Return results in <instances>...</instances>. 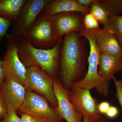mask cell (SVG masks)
I'll return each mask as SVG.
<instances>
[{"label": "cell", "mask_w": 122, "mask_h": 122, "mask_svg": "<svg viewBox=\"0 0 122 122\" xmlns=\"http://www.w3.org/2000/svg\"><path fill=\"white\" fill-rule=\"evenodd\" d=\"M2 112V109L1 106L0 104V115L1 116Z\"/></svg>", "instance_id": "cell-30"}, {"label": "cell", "mask_w": 122, "mask_h": 122, "mask_svg": "<svg viewBox=\"0 0 122 122\" xmlns=\"http://www.w3.org/2000/svg\"><path fill=\"white\" fill-rule=\"evenodd\" d=\"M92 30L95 44L100 53L122 57V45L113 33L104 27Z\"/></svg>", "instance_id": "cell-13"}, {"label": "cell", "mask_w": 122, "mask_h": 122, "mask_svg": "<svg viewBox=\"0 0 122 122\" xmlns=\"http://www.w3.org/2000/svg\"><path fill=\"white\" fill-rule=\"evenodd\" d=\"M90 13L93 15L99 24H102L103 26L107 24L109 15L99 0H93Z\"/></svg>", "instance_id": "cell-17"}, {"label": "cell", "mask_w": 122, "mask_h": 122, "mask_svg": "<svg viewBox=\"0 0 122 122\" xmlns=\"http://www.w3.org/2000/svg\"><path fill=\"white\" fill-rule=\"evenodd\" d=\"M98 67L99 75L109 82L115 74L122 70V57L100 53Z\"/></svg>", "instance_id": "cell-14"}, {"label": "cell", "mask_w": 122, "mask_h": 122, "mask_svg": "<svg viewBox=\"0 0 122 122\" xmlns=\"http://www.w3.org/2000/svg\"><path fill=\"white\" fill-rule=\"evenodd\" d=\"M20 118L22 122H42L28 114L22 113Z\"/></svg>", "instance_id": "cell-26"}, {"label": "cell", "mask_w": 122, "mask_h": 122, "mask_svg": "<svg viewBox=\"0 0 122 122\" xmlns=\"http://www.w3.org/2000/svg\"><path fill=\"white\" fill-rule=\"evenodd\" d=\"M85 14L77 12H66L52 16L55 34L57 41L72 32L80 33L85 28Z\"/></svg>", "instance_id": "cell-9"}, {"label": "cell", "mask_w": 122, "mask_h": 122, "mask_svg": "<svg viewBox=\"0 0 122 122\" xmlns=\"http://www.w3.org/2000/svg\"><path fill=\"white\" fill-rule=\"evenodd\" d=\"M112 79L113 80L116 88V96L121 106L122 111V79L120 80H117L114 76Z\"/></svg>", "instance_id": "cell-22"}, {"label": "cell", "mask_w": 122, "mask_h": 122, "mask_svg": "<svg viewBox=\"0 0 122 122\" xmlns=\"http://www.w3.org/2000/svg\"><path fill=\"white\" fill-rule=\"evenodd\" d=\"M83 22L86 29L91 30L100 29L98 21L91 13L84 15Z\"/></svg>", "instance_id": "cell-20"}, {"label": "cell", "mask_w": 122, "mask_h": 122, "mask_svg": "<svg viewBox=\"0 0 122 122\" xmlns=\"http://www.w3.org/2000/svg\"><path fill=\"white\" fill-rule=\"evenodd\" d=\"M5 77V72L3 61L0 59V86L3 83Z\"/></svg>", "instance_id": "cell-27"}, {"label": "cell", "mask_w": 122, "mask_h": 122, "mask_svg": "<svg viewBox=\"0 0 122 122\" xmlns=\"http://www.w3.org/2000/svg\"><path fill=\"white\" fill-rule=\"evenodd\" d=\"M53 89L57 102L55 111L67 122H81L82 116L75 109L69 97V90L65 89L59 79L53 80Z\"/></svg>", "instance_id": "cell-12"}, {"label": "cell", "mask_w": 122, "mask_h": 122, "mask_svg": "<svg viewBox=\"0 0 122 122\" xmlns=\"http://www.w3.org/2000/svg\"><path fill=\"white\" fill-rule=\"evenodd\" d=\"M96 122H107V121L106 119L102 118L100 120H98V121Z\"/></svg>", "instance_id": "cell-29"}, {"label": "cell", "mask_w": 122, "mask_h": 122, "mask_svg": "<svg viewBox=\"0 0 122 122\" xmlns=\"http://www.w3.org/2000/svg\"><path fill=\"white\" fill-rule=\"evenodd\" d=\"M44 13L50 16L66 12H77L85 14L90 12V8L81 5L76 0H50L44 9Z\"/></svg>", "instance_id": "cell-15"}, {"label": "cell", "mask_w": 122, "mask_h": 122, "mask_svg": "<svg viewBox=\"0 0 122 122\" xmlns=\"http://www.w3.org/2000/svg\"><path fill=\"white\" fill-rule=\"evenodd\" d=\"M10 23V21L0 16V41L7 34Z\"/></svg>", "instance_id": "cell-21"}, {"label": "cell", "mask_w": 122, "mask_h": 122, "mask_svg": "<svg viewBox=\"0 0 122 122\" xmlns=\"http://www.w3.org/2000/svg\"><path fill=\"white\" fill-rule=\"evenodd\" d=\"M79 33L87 39L89 44V53L87 58L88 69L84 78L72 84L71 88L77 87L90 90L95 88L99 94L107 96L109 94V82L105 81L98 74V67L100 53L95 44L93 31L85 28Z\"/></svg>", "instance_id": "cell-3"}, {"label": "cell", "mask_w": 122, "mask_h": 122, "mask_svg": "<svg viewBox=\"0 0 122 122\" xmlns=\"http://www.w3.org/2000/svg\"><path fill=\"white\" fill-rule=\"evenodd\" d=\"M78 32L66 34L60 46L59 76L63 87L69 90L73 83L84 78L86 69L87 51L86 41Z\"/></svg>", "instance_id": "cell-1"}, {"label": "cell", "mask_w": 122, "mask_h": 122, "mask_svg": "<svg viewBox=\"0 0 122 122\" xmlns=\"http://www.w3.org/2000/svg\"><path fill=\"white\" fill-rule=\"evenodd\" d=\"M26 0H0V16L9 20L17 19Z\"/></svg>", "instance_id": "cell-16"}, {"label": "cell", "mask_w": 122, "mask_h": 122, "mask_svg": "<svg viewBox=\"0 0 122 122\" xmlns=\"http://www.w3.org/2000/svg\"><path fill=\"white\" fill-rule=\"evenodd\" d=\"M110 107V103L107 102H102L98 103V108L99 113L104 114H106Z\"/></svg>", "instance_id": "cell-24"}, {"label": "cell", "mask_w": 122, "mask_h": 122, "mask_svg": "<svg viewBox=\"0 0 122 122\" xmlns=\"http://www.w3.org/2000/svg\"><path fill=\"white\" fill-rule=\"evenodd\" d=\"M103 27L113 33L122 45V15L109 16L107 24Z\"/></svg>", "instance_id": "cell-18"}, {"label": "cell", "mask_w": 122, "mask_h": 122, "mask_svg": "<svg viewBox=\"0 0 122 122\" xmlns=\"http://www.w3.org/2000/svg\"><path fill=\"white\" fill-rule=\"evenodd\" d=\"M18 110L42 122H63V119L51 107L45 98L30 91L26 90L25 100Z\"/></svg>", "instance_id": "cell-6"}, {"label": "cell", "mask_w": 122, "mask_h": 122, "mask_svg": "<svg viewBox=\"0 0 122 122\" xmlns=\"http://www.w3.org/2000/svg\"><path fill=\"white\" fill-rule=\"evenodd\" d=\"M62 38L52 48L43 49L36 48L24 38L18 40L17 38L20 59L26 68L37 66L55 78L60 60V46Z\"/></svg>", "instance_id": "cell-2"}, {"label": "cell", "mask_w": 122, "mask_h": 122, "mask_svg": "<svg viewBox=\"0 0 122 122\" xmlns=\"http://www.w3.org/2000/svg\"><path fill=\"white\" fill-rule=\"evenodd\" d=\"M69 95L74 106L82 115L83 122H96L102 118L97 100L92 96L90 90L71 87Z\"/></svg>", "instance_id": "cell-8"}, {"label": "cell", "mask_w": 122, "mask_h": 122, "mask_svg": "<svg viewBox=\"0 0 122 122\" xmlns=\"http://www.w3.org/2000/svg\"><path fill=\"white\" fill-rule=\"evenodd\" d=\"M17 38L14 35H8V46L2 61L4 67L24 86L28 69L18 55Z\"/></svg>", "instance_id": "cell-10"}, {"label": "cell", "mask_w": 122, "mask_h": 122, "mask_svg": "<svg viewBox=\"0 0 122 122\" xmlns=\"http://www.w3.org/2000/svg\"><path fill=\"white\" fill-rule=\"evenodd\" d=\"M36 48H52L57 41L55 34L52 16L43 13L39 15L28 30L22 36Z\"/></svg>", "instance_id": "cell-4"}, {"label": "cell", "mask_w": 122, "mask_h": 122, "mask_svg": "<svg viewBox=\"0 0 122 122\" xmlns=\"http://www.w3.org/2000/svg\"><path fill=\"white\" fill-rule=\"evenodd\" d=\"M118 113V110L117 107L114 106H111L105 115L108 117L113 118L116 117Z\"/></svg>", "instance_id": "cell-25"}, {"label": "cell", "mask_w": 122, "mask_h": 122, "mask_svg": "<svg viewBox=\"0 0 122 122\" xmlns=\"http://www.w3.org/2000/svg\"><path fill=\"white\" fill-rule=\"evenodd\" d=\"M77 1L81 5L90 8L93 2V0H77Z\"/></svg>", "instance_id": "cell-28"}, {"label": "cell", "mask_w": 122, "mask_h": 122, "mask_svg": "<svg viewBox=\"0 0 122 122\" xmlns=\"http://www.w3.org/2000/svg\"><path fill=\"white\" fill-rule=\"evenodd\" d=\"M5 70L4 81L0 86V104L3 117L8 111L18 110L25 100L26 92L24 85L10 72Z\"/></svg>", "instance_id": "cell-5"}, {"label": "cell", "mask_w": 122, "mask_h": 122, "mask_svg": "<svg viewBox=\"0 0 122 122\" xmlns=\"http://www.w3.org/2000/svg\"><path fill=\"white\" fill-rule=\"evenodd\" d=\"M109 16L122 14V0H99Z\"/></svg>", "instance_id": "cell-19"}, {"label": "cell", "mask_w": 122, "mask_h": 122, "mask_svg": "<svg viewBox=\"0 0 122 122\" xmlns=\"http://www.w3.org/2000/svg\"><path fill=\"white\" fill-rule=\"evenodd\" d=\"M0 122H4V120H3V121H0Z\"/></svg>", "instance_id": "cell-31"}, {"label": "cell", "mask_w": 122, "mask_h": 122, "mask_svg": "<svg viewBox=\"0 0 122 122\" xmlns=\"http://www.w3.org/2000/svg\"><path fill=\"white\" fill-rule=\"evenodd\" d=\"M50 1L26 0L16 25L13 35L18 38L26 32L36 21Z\"/></svg>", "instance_id": "cell-11"}, {"label": "cell", "mask_w": 122, "mask_h": 122, "mask_svg": "<svg viewBox=\"0 0 122 122\" xmlns=\"http://www.w3.org/2000/svg\"><path fill=\"white\" fill-rule=\"evenodd\" d=\"M14 111H8L5 116L4 122H22L20 118L17 115L16 112Z\"/></svg>", "instance_id": "cell-23"}, {"label": "cell", "mask_w": 122, "mask_h": 122, "mask_svg": "<svg viewBox=\"0 0 122 122\" xmlns=\"http://www.w3.org/2000/svg\"><path fill=\"white\" fill-rule=\"evenodd\" d=\"M27 69V76L24 84L26 90L43 96L55 107L56 110L57 102L54 91L55 78L37 66H30Z\"/></svg>", "instance_id": "cell-7"}]
</instances>
